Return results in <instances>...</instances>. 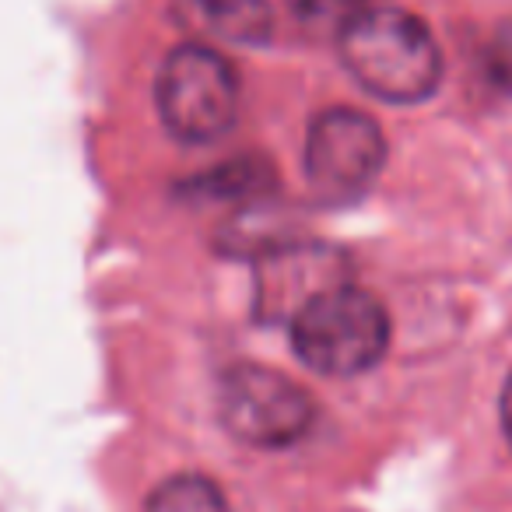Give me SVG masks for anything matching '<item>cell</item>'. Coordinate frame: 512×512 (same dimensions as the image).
<instances>
[{
	"label": "cell",
	"instance_id": "obj_4",
	"mask_svg": "<svg viewBox=\"0 0 512 512\" xmlns=\"http://www.w3.org/2000/svg\"><path fill=\"white\" fill-rule=\"evenodd\" d=\"M221 425L249 446H292L316 418L313 397L264 365H235L218 386Z\"/></svg>",
	"mask_w": 512,
	"mask_h": 512
},
{
	"label": "cell",
	"instance_id": "obj_2",
	"mask_svg": "<svg viewBox=\"0 0 512 512\" xmlns=\"http://www.w3.org/2000/svg\"><path fill=\"white\" fill-rule=\"evenodd\" d=\"M390 341L386 309L369 292L337 285L292 316L295 355L323 376H358L383 358Z\"/></svg>",
	"mask_w": 512,
	"mask_h": 512
},
{
	"label": "cell",
	"instance_id": "obj_1",
	"mask_svg": "<svg viewBox=\"0 0 512 512\" xmlns=\"http://www.w3.org/2000/svg\"><path fill=\"white\" fill-rule=\"evenodd\" d=\"M341 53L355 81L386 102H421L442 81V53L425 22L407 11H362L341 32Z\"/></svg>",
	"mask_w": 512,
	"mask_h": 512
},
{
	"label": "cell",
	"instance_id": "obj_8",
	"mask_svg": "<svg viewBox=\"0 0 512 512\" xmlns=\"http://www.w3.org/2000/svg\"><path fill=\"white\" fill-rule=\"evenodd\" d=\"M200 15L228 43L260 46L271 39L274 15L267 0H197Z\"/></svg>",
	"mask_w": 512,
	"mask_h": 512
},
{
	"label": "cell",
	"instance_id": "obj_11",
	"mask_svg": "<svg viewBox=\"0 0 512 512\" xmlns=\"http://www.w3.org/2000/svg\"><path fill=\"white\" fill-rule=\"evenodd\" d=\"M484 71H488L491 85L512 95V22H502L491 32L488 46H484Z\"/></svg>",
	"mask_w": 512,
	"mask_h": 512
},
{
	"label": "cell",
	"instance_id": "obj_10",
	"mask_svg": "<svg viewBox=\"0 0 512 512\" xmlns=\"http://www.w3.org/2000/svg\"><path fill=\"white\" fill-rule=\"evenodd\" d=\"M288 11L306 25L309 32H337L341 36L351 22L365 11V0H288Z\"/></svg>",
	"mask_w": 512,
	"mask_h": 512
},
{
	"label": "cell",
	"instance_id": "obj_7",
	"mask_svg": "<svg viewBox=\"0 0 512 512\" xmlns=\"http://www.w3.org/2000/svg\"><path fill=\"white\" fill-rule=\"evenodd\" d=\"M274 190V169L264 158L246 155L218 165L214 172H204L190 183V193H200L204 200H228V204H249Z\"/></svg>",
	"mask_w": 512,
	"mask_h": 512
},
{
	"label": "cell",
	"instance_id": "obj_5",
	"mask_svg": "<svg viewBox=\"0 0 512 512\" xmlns=\"http://www.w3.org/2000/svg\"><path fill=\"white\" fill-rule=\"evenodd\" d=\"M386 141L376 120L358 109H327L313 120L306 141V172L323 197H355L379 176Z\"/></svg>",
	"mask_w": 512,
	"mask_h": 512
},
{
	"label": "cell",
	"instance_id": "obj_12",
	"mask_svg": "<svg viewBox=\"0 0 512 512\" xmlns=\"http://www.w3.org/2000/svg\"><path fill=\"white\" fill-rule=\"evenodd\" d=\"M502 425H505V435H509V442H512V376L502 390Z\"/></svg>",
	"mask_w": 512,
	"mask_h": 512
},
{
	"label": "cell",
	"instance_id": "obj_9",
	"mask_svg": "<svg viewBox=\"0 0 512 512\" xmlns=\"http://www.w3.org/2000/svg\"><path fill=\"white\" fill-rule=\"evenodd\" d=\"M144 512H228V502L214 481L200 474H179L148 498Z\"/></svg>",
	"mask_w": 512,
	"mask_h": 512
},
{
	"label": "cell",
	"instance_id": "obj_3",
	"mask_svg": "<svg viewBox=\"0 0 512 512\" xmlns=\"http://www.w3.org/2000/svg\"><path fill=\"white\" fill-rule=\"evenodd\" d=\"M155 95L162 123L190 144L225 137L239 109V81L232 64L200 43L176 46L165 57Z\"/></svg>",
	"mask_w": 512,
	"mask_h": 512
},
{
	"label": "cell",
	"instance_id": "obj_6",
	"mask_svg": "<svg viewBox=\"0 0 512 512\" xmlns=\"http://www.w3.org/2000/svg\"><path fill=\"white\" fill-rule=\"evenodd\" d=\"M344 285L341 260L327 246H281L256 271V313L267 320H292L302 306Z\"/></svg>",
	"mask_w": 512,
	"mask_h": 512
}]
</instances>
